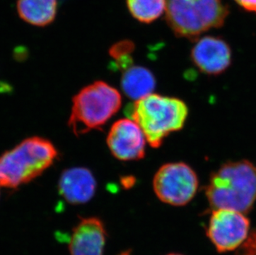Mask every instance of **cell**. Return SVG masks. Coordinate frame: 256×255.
<instances>
[{
    "label": "cell",
    "instance_id": "4fadbf2b",
    "mask_svg": "<svg viewBox=\"0 0 256 255\" xmlns=\"http://www.w3.org/2000/svg\"><path fill=\"white\" fill-rule=\"evenodd\" d=\"M18 12L24 21L44 26L54 22L58 11V0H18Z\"/></svg>",
    "mask_w": 256,
    "mask_h": 255
},
{
    "label": "cell",
    "instance_id": "5bb4252c",
    "mask_svg": "<svg viewBox=\"0 0 256 255\" xmlns=\"http://www.w3.org/2000/svg\"><path fill=\"white\" fill-rule=\"evenodd\" d=\"M128 11L138 22L150 24L166 11L167 0H126Z\"/></svg>",
    "mask_w": 256,
    "mask_h": 255
},
{
    "label": "cell",
    "instance_id": "8992f818",
    "mask_svg": "<svg viewBox=\"0 0 256 255\" xmlns=\"http://www.w3.org/2000/svg\"><path fill=\"white\" fill-rule=\"evenodd\" d=\"M198 184L196 172L184 162L162 165L152 180L158 198L174 206H182L190 202L196 195Z\"/></svg>",
    "mask_w": 256,
    "mask_h": 255
},
{
    "label": "cell",
    "instance_id": "277c9868",
    "mask_svg": "<svg viewBox=\"0 0 256 255\" xmlns=\"http://www.w3.org/2000/svg\"><path fill=\"white\" fill-rule=\"evenodd\" d=\"M122 104L120 92L106 82H94L80 90L72 100L68 126L75 135L100 128L118 112Z\"/></svg>",
    "mask_w": 256,
    "mask_h": 255
},
{
    "label": "cell",
    "instance_id": "8fae6325",
    "mask_svg": "<svg viewBox=\"0 0 256 255\" xmlns=\"http://www.w3.org/2000/svg\"><path fill=\"white\" fill-rule=\"evenodd\" d=\"M96 182L92 172L85 168H72L63 172L59 180V192L68 202L84 204L92 200Z\"/></svg>",
    "mask_w": 256,
    "mask_h": 255
},
{
    "label": "cell",
    "instance_id": "9c48e42d",
    "mask_svg": "<svg viewBox=\"0 0 256 255\" xmlns=\"http://www.w3.org/2000/svg\"><path fill=\"white\" fill-rule=\"evenodd\" d=\"M192 60L199 70L210 76L220 75L232 63V50L226 42L216 36L196 40L192 49Z\"/></svg>",
    "mask_w": 256,
    "mask_h": 255
},
{
    "label": "cell",
    "instance_id": "d6986e66",
    "mask_svg": "<svg viewBox=\"0 0 256 255\" xmlns=\"http://www.w3.org/2000/svg\"><path fill=\"white\" fill-rule=\"evenodd\" d=\"M120 255H130L128 253H122Z\"/></svg>",
    "mask_w": 256,
    "mask_h": 255
},
{
    "label": "cell",
    "instance_id": "7c38bea8",
    "mask_svg": "<svg viewBox=\"0 0 256 255\" xmlns=\"http://www.w3.org/2000/svg\"><path fill=\"white\" fill-rule=\"evenodd\" d=\"M156 86L154 76L147 68L130 66L124 72L121 88L124 93L134 100H138L152 94Z\"/></svg>",
    "mask_w": 256,
    "mask_h": 255
},
{
    "label": "cell",
    "instance_id": "ba28073f",
    "mask_svg": "<svg viewBox=\"0 0 256 255\" xmlns=\"http://www.w3.org/2000/svg\"><path fill=\"white\" fill-rule=\"evenodd\" d=\"M106 142L113 156L120 161L144 158L147 140L141 128L131 118L116 121L110 130Z\"/></svg>",
    "mask_w": 256,
    "mask_h": 255
},
{
    "label": "cell",
    "instance_id": "30bf717a",
    "mask_svg": "<svg viewBox=\"0 0 256 255\" xmlns=\"http://www.w3.org/2000/svg\"><path fill=\"white\" fill-rule=\"evenodd\" d=\"M106 232L104 224L96 217L85 218L73 229L70 255H103Z\"/></svg>",
    "mask_w": 256,
    "mask_h": 255
},
{
    "label": "cell",
    "instance_id": "5b68a950",
    "mask_svg": "<svg viewBox=\"0 0 256 255\" xmlns=\"http://www.w3.org/2000/svg\"><path fill=\"white\" fill-rule=\"evenodd\" d=\"M166 20L176 36L196 41L222 26L229 10L222 0H167Z\"/></svg>",
    "mask_w": 256,
    "mask_h": 255
},
{
    "label": "cell",
    "instance_id": "ac0fdd59",
    "mask_svg": "<svg viewBox=\"0 0 256 255\" xmlns=\"http://www.w3.org/2000/svg\"><path fill=\"white\" fill-rule=\"evenodd\" d=\"M167 255H182V254H167Z\"/></svg>",
    "mask_w": 256,
    "mask_h": 255
},
{
    "label": "cell",
    "instance_id": "52a82bcc",
    "mask_svg": "<svg viewBox=\"0 0 256 255\" xmlns=\"http://www.w3.org/2000/svg\"><path fill=\"white\" fill-rule=\"evenodd\" d=\"M250 220L244 213L230 209L214 210L208 227V236L220 253L239 248L247 240Z\"/></svg>",
    "mask_w": 256,
    "mask_h": 255
},
{
    "label": "cell",
    "instance_id": "2e32d148",
    "mask_svg": "<svg viewBox=\"0 0 256 255\" xmlns=\"http://www.w3.org/2000/svg\"><path fill=\"white\" fill-rule=\"evenodd\" d=\"M242 255H256V231L250 238H247Z\"/></svg>",
    "mask_w": 256,
    "mask_h": 255
},
{
    "label": "cell",
    "instance_id": "e0dca14e",
    "mask_svg": "<svg viewBox=\"0 0 256 255\" xmlns=\"http://www.w3.org/2000/svg\"><path fill=\"white\" fill-rule=\"evenodd\" d=\"M240 7L249 12H256V0H234Z\"/></svg>",
    "mask_w": 256,
    "mask_h": 255
},
{
    "label": "cell",
    "instance_id": "9a60e30c",
    "mask_svg": "<svg viewBox=\"0 0 256 255\" xmlns=\"http://www.w3.org/2000/svg\"><path fill=\"white\" fill-rule=\"evenodd\" d=\"M134 46L130 41H121L114 44L110 50V55L118 62V68H130L132 58L130 55L133 52Z\"/></svg>",
    "mask_w": 256,
    "mask_h": 255
},
{
    "label": "cell",
    "instance_id": "6da1fadb",
    "mask_svg": "<svg viewBox=\"0 0 256 255\" xmlns=\"http://www.w3.org/2000/svg\"><path fill=\"white\" fill-rule=\"evenodd\" d=\"M206 196L213 210L249 212L256 200V166L247 160L223 164L210 176Z\"/></svg>",
    "mask_w": 256,
    "mask_h": 255
},
{
    "label": "cell",
    "instance_id": "7a4b0ae2",
    "mask_svg": "<svg viewBox=\"0 0 256 255\" xmlns=\"http://www.w3.org/2000/svg\"><path fill=\"white\" fill-rule=\"evenodd\" d=\"M127 114L141 128L148 144L157 148L171 132L184 128L188 108L178 98L150 94L132 104Z\"/></svg>",
    "mask_w": 256,
    "mask_h": 255
},
{
    "label": "cell",
    "instance_id": "3957f363",
    "mask_svg": "<svg viewBox=\"0 0 256 255\" xmlns=\"http://www.w3.org/2000/svg\"><path fill=\"white\" fill-rule=\"evenodd\" d=\"M58 152L52 142L28 138L0 156V186L17 188L29 182L54 164Z\"/></svg>",
    "mask_w": 256,
    "mask_h": 255
}]
</instances>
